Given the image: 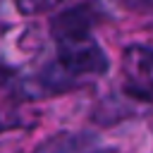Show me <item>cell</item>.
Listing matches in <instances>:
<instances>
[{
	"label": "cell",
	"mask_w": 153,
	"mask_h": 153,
	"mask_svg": "<svg viewBox=\"0 0 153 153\" xmlns=\"http://www.w3.org/2000/svg\"><path fill=\"white\" fill-rule=\"evenodd\" d=\"M57 48H60V55L55 62L76 84L86 76H96V74H103L108 69V57L91 36L74 38V41H60Z\"/></svg>",
	"instance_id": "1"
},
{
	"label": "cell",
	"mask_w": 153,
	"mask_h": 153,
	"mask_svg": "<svg viewBox=\"0 0 153 153\" xmlns=\"http://www.w3.org/2000/svg\"><path fill=\"white\" fill-rule=\"evenodd\" d=\"M122 79L129 96L153 103V48L127 45L122 53Z\"/></svg>",
	"instance_id": "2"
},
{
	"label": "cell",
	"mask_w": 153,
	"mask_h": 153,
	"mask_svg": "<svg viewBox=\"0 0 153 153\" xmlns=\"http://www.w3.org/2000/svg\"><path fill=\"white\" fill-rule=\"evenodd\" d=\"M53 36L55 41H74L91 36V12L86 7H72L53 19Z\"/></svg>",
	"instance_id": "3"
},
{
	"label": "cell",
	"mask_w": 153,
	"mask_h": 153,
	"mask_svg": "<svg viewBox=\"0 0 153 153\" xmlns=\"http://www.w3.org/2000/svg\"><path fill=\"white\" fill-rule=\"evenodd\" d=\"M57 2L60 0H14V7L22 14L31 17V14H41V12H48V10L57 7Z\"/></svg>",
	"instance_id": "4"
},
{
	"label": "cell",
	"mask_w": 153,
	"mask_h": 153,
	"mask_svg": "<svg viewBox=\"0 0 153 153\" xmlns=\"http://www.w3.org/2000/svg\"><path fill=\"white\" fill-rule=\"evenodd\" d=\"M129 10H139V12H146V10H153V0H122Z\"/></svg>",
	"instance_id": "5"
},
{
	"label": "cell",
	"mask_w": 153,
	"mask_h": 153,
	"mask_svg": "<svg viewBox=\"0 0 153 153\" xmlns=\"http://www.w3.org/2000/svg\"><path fill=\"white\" fill-rule=\"evenodd\" d=\"M14 76V72H12V67H7V65H0V86H5L10 79Z\"/></svg>",
	"instance_id": "6"
},
{
	"label": "cell",
	"mask_w": 153,
	"mask_h": 153,
	"mask_svg": "<svg viewBox=\"0 0 153 153\" xmlns=\"http://www.w3.org/2000/svg\"><path fill=\"white\" fill-rule=\"evenodd\" d=\"M96 153H117L115 148H103V151H96Z\"/></svg>",
	"instance_id": "7"
}]
</instances>
